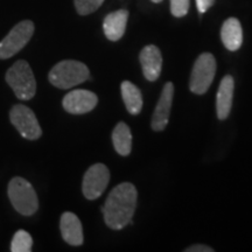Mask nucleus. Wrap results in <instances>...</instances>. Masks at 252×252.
Listing matches in <instances>:
<instances>
[{"label": "nucleus", "instance_id": "6", "mask_svg": "<svg viewBox=\"0 0 252 252\" xmlns=\"http://www.w3.org/2000/svg\"><path fill=\"white\" fill-rule=\"evenodd\" d=\"M34 24L31 20H24L9 31V33L0 41V60L12 58L20 52L33 36Z\"/></svg>", "mask_w": 252, "mask_h": 252}, {"label": "nucleus", "instance_id": "14", "mask_svg": "<svg viewBox=\"0 0 252 252\" xmlns=\"http://www.w3.org/2000/svg\"><path fill=\"white\" fill-rule=\"evenodd\" d=\"M127 19L128 12L126 9H119V11L112 12V13L106 15L103 23L105 36L110 41H118L124 35Z\"/></svg>", "mask_w": 252, "mask_h": 252}, {"label": "nucleus", "instance_id": "5", "mask_svg": "<svg viewBox=\"0 0 252 252\" xmlns=\"http://www.w3.org/2000/svg\"><path fill=\"white\" fill-rule=\"evenodd\" d=\"M216 74V60L210 53H203L194 63L189 89L196 94H206Z\"/></svg>", "mask_w": 252, "mask_h": 252}, {"label": "nucleus", "instance_id": "23", "mask_svg": "<svg viewBox=\"0 0 252 252\" xmlns=\"http://www.w3.org/2000/svg\"><path fill=\"white\" fill-rule=\"evenodd\" d=\"M152 1H153V2H156V4H158V2H161L162 0H152Z\"/></svg>", "mask_w": 252, "mask_h": 252}, {"label": "nucleus", "instance_id": "20", "mask_svg": "<svg viewBox=\"0 0 252 252\" xmlns=\"http://www.w3.org/2000/svg\"><path fill=\"white\" fill-rule=\"evenodd\" d=\"M169 1H171V12L174 17L182 18L188 13L189 5H190L189 0H169Z\"/></svg>", "mask_w": 252, "mask_h": 252}, {"label": "nucleus", "instance_id": "7", "mask_svg": "<svg viewBox=\"0 0 252 252\" xmlns=\"http://www.w3.org/2000/svg\"><path fill=\"white\" fill-rule=\"evenodd\" d=\"M9 121L19 131V133L28 140L39 139L42 134L35 113L23 104H17L11 109Z\"/></svg>", "mask_w": 252, "mask_h": 252}, {"label": "nucleus", "instance_id": "22", "mask_svg": "<svg viewBox=\"0 0 252 252\" xmlns=\"http://www.w3.org/2000/svg\"><path fill=\"white\" fill-rule=\"evenodd\" d=\"M185 252H214V249H212L208 245L203 244H197V245H191V247L187 248Z\"/></svg>", "mask_w": 252, "mask_h": 252}, {"label": "nucleus", "instance_id": "10", "mask_svg": "<svg viewBox=\"0 0 252 252\" xmlns=\"http://www.w3.org/2000/svg\"><path fill=\"white\" fill-rule=\"evenodd\" d=\"M173 96H174V86H173L172 82H167L163 87L161 94H160V98L158 100L152 117V123H151L154 131H163L168 124Z\"/></svg>", "mask_w": 252, "mask_h": 252}, {"label": "nucleus", "instance_id": "13", "mask_svg": "<svg viewBox=\"0 0 252 252\" xmlns=\"http://www.w3.org/2000/svg\"><path fill=\"white\" fill-rule=\"evenodd\" d=\"M62 237L68 244L72 247H80L83 244V229H82L81 220L72 213H64L61 216L60 222Z\"/></svg>", "mask_w": 252, "mask_h": 252}, {"label": "nucleus", "instance_id": "17", "mask_svg": "<svg viewBox=\"0 0 252 252\" xmlns=\"http://www.w3.org/2000/svg\"><path fill=\"white\" fill-rule=\"evenodd\" d=\"M112 143L119 156L127 157L132 150V134L125 123H118L112 132Z\"/></svg>", "mask_w": 252, "mask_h": 252}, {"label": "nucleus", "instance_id": "8", "mask_svg": "<svg viewBox=\"0 0 252 252\" xmlns=\"http://www.w3.org/2000/svg\"><path fill=\"white\" fill-rule=\"evenodd\" d=\"M110 181L109 168L103 163H94L83 178L82 190L88 200H96L104 193Z\"/></svg>", "mask_w": 252, "mask_h": 252}, {"label": "nucleus", "instance_id": "2", "mask_svg": "<svg viewBox=\"0 0 252 252\" xmlns=\"http://www.w3.org/2000/svg\"><path fill=\"white\" fill-rule=\"evenodd\" d=\"M89 77L90 72L87 65L75 60L59 62L48 75L50 83L59 89H70L86 82Z\"/></svg>", "mask_w": 252, "mask_h": 252}, {"label": "nucleus", "instance_id": "11", "mask_svg": "<svg viewBox=\"0 0 252 252\" xmlns=\"http://www.w3.org/2000/svg\"><path fill=\"white\" fill-rule=\"evenodd\" d=\"M139 60L146 80L150 82L157 81L162 69V56L159 48L153 45L146 46L140 52Z\"/></svg>", "mask_w": 252, "mask_h": 252}, {"label": "nucleus", "instance_id": "4", "mask_svg": "<svg viewBox=\"0 0 252 252\" xmlns=\"http://www.w3.org/2000/svg\"><path fill=\"white\" fill-rule=\"evenodd\" d=\"M8 197L14 209L24 216H32L39 208V201L33 186L24 178L17 176L9 181Z\"/></svg>", "mask_w": 252, "mask_h": 252}, {"label": "nucleus", "instance_id": "18", "mask_svg": "<svg viewBox=\"0 0 252 252\" xmlns=\"http://www.w3.org/2000/svg\"><path fill=\"white\" fill-rule=\"evenodd\" d=\"M33 247V238L25 230H19L15 232L11 243L12 252H31Z\"/></svg>", "mask_w": 252, "mask_h": 252}, {"label": "nucleus", "instance_id": "16", "mask_svg": "<svg viewBox=\"0 0 252 252\" xmlns=\"http://www.w3.org/2000/svg\"><path fill=\"white\" fill-rule=\"evenodd\" d=\"M122 97L126 109L131 115H139L143 109V96L139 88L130 81H124L121 86Z\"/></svg>", "mask_w": 252, "mask_h": 252}, {"label": "nucleus", "instance_id": "9", "mask_svg": "<svg viewBox=\"0 0 252 252\" xmlns=\"http://www.w3.org/2000/svg\"><path fill=\"white\" fill-rule=\"evenodd\" d=\"M98 97L89 90L77 89L68 93L63 98L62 105L71 115H84L96 108Z\"/></svg>", "mask_w": 252, "mask_h": 252}, {"label": "nucleus", "instance_id": "19", "mask_svg": "<svg viewBox=\"0 0 252 252\" xmlns=\"http://www.w3.org/2000/svg\"><path fill=\"white\" fill-rule=\"evenodd\" d=\"M103 2L104 0H74L75 8H76L77 13L81 15L94 13L102 6Z\"/></svg>", "mask_w": 252, "mask_h": 252}, {"label": "nucleus", "instance_id": "1", "mask_svg": "<svg viewBox=\"0 0 252 252\" xmlns=\"http://www.w3.org/2000/svg\"><path fill=\"white\" fill-rule=\"evenodd\" d=\"M137 198V189L130 182L116 186L102 208L106 225L113 230L124 229L134 215Z\"/></svg>", "mask_w": 252, "mask_h": 252}, {"label": "nucleus", "instance_id": "12", "mask_svg": "<svg viewBox=\"0 0 252 252\" xmlns=\"http://www.w3.org/2000/svg\"><path fill=\"white\" fill-rule=\"evenodd\" d=\"M234 78H232V76H230V75H226L220 81L216 96L217 117L220 121H224V119L229 117L232 106V98H234Z\"/></svg>", "mask_w": 252, "mask_h": 252}, {"label": "nucleus", "instance_id": "21", "mask_svg": "<svg viewBox=\"0 0 252 252\" xmlns=\"http://www.w3.org/2000/svg\"><path fill=\"white\" fill-rule=\"evenodd\" d=\"M215 2V0H196V6L200 13H204L209 9Z\"/></svg>", "mask_w": 252, "mask_h": 252}, {"label": "nucleus", "instance_id": "3", "mask_svg": "<svg viewBox=\"0 0 252 252\" xmlns=\"http://www.w3.org/2000/svg\"><path fill=\"white\" fill-rule=\"evenodd\" d=\"M6 82L19 99L30 100L35 96L36 81L31 65L19 60L6 72Z\"/></svg>", "mask_w": 252, "mask_h": 252}, {"label": "nucleus", "instance_id": "15", "mask_svg": "<svg viewBox=\"0 0 252 252\" xmlns=\"http://www.w3.org/2000/svg\"><path fill=\"white\" fill-rule=\"evenodd\" d=\"M220 39L224 47L230 52H236L243 43V31L238 19L230 18L224 21L220 30Z\"/></svg>", "mask_w": 252, "mask_h": 252}]
</instances>
